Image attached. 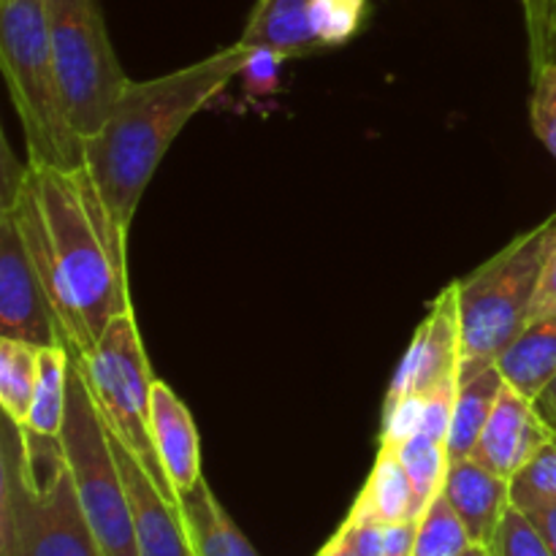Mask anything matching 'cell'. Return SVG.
Returning <instances> with one entry per match:
<instances>
[{
    "label": "cell",
    "mask_w": 556,
    "mask_h": 556,
    "mask_svg": "<svg viewBox=\"0 0 556 556\" xmlns=\"http://www.w3.org/2000/svg\"><path fill=\"white\" fill-rule=\"evenodd\" d=\"M0 206L14 212L68 353L87 356L109 324L134 309L128 233L114 220L87 166L65 172L27 163L22 185L0 199Z\"/></svg>",
    "instance_id": "6da1fadb"
},
{
    "label": "cell",
    "mask_w": 556,
    "mask_h": 556,
    "mask_svg": "<svg viewBox=\"0 0 556 556\" xmlns=\"http://www.w3.org/2000/svg\"><path fill=\"white\" fill-rule=\"evenodd\" d=\"M255 54L237 41L157 79L128 81L101 128L87 136L85 166L125 233L179 130L244 74Z\"/></svg>",
    "instance_id": "7a4b0ae2"
},
{
    "label": "cell",
    "mask_w": 556,
    "mask_h": 556,
    "mask_svg": "<svg viewBox=\"0 0 556 556\" xmlns=\"http://www.w3.org/2000/svg\"><path fill=\"white\" fill-rule=\"evenodd\" d=\"M0 556H106L81 510L60 438L11 418L0 448Z\"/></svg>",
    "instance_id": "3957f363"
},
{
    "label": "cell",
    "mask_w": 556,
    "mask_h": 556,
    "mask_svg": "<svg viewBox=\"0 0 556 556\" xmlns=\"http://www.w3.org/2000/svg\"><path fill=\"white\" fill-rule=\"evenodd\" d=\"M0 68L25 130L27 163L74 172L85 139L71 125L43 0H0Z\"/></svg>",
    "instance_id": "277c9868"
},
{
    "label": "cell",
    "mask_w": 556,
    "mask_h": 556,
    "mask_svg": "<svg viewBox=\"0 0 556 556\" xmlns=\"http://www.w3.org/2000/svg\"><path fill=\"white\" fill-rule=\"evenodd\" d=\"M554 248L556 212L456 282L462 315L459 380L492 367L530 324L538 280Z\"/></svg>",
    "instance_id": "5b68a950"
},
{
    "label": "cell",
    "mask_w": 556,
    "mask_h": 556,
    "mask_svg": "<svg viewBox=\"0 0 556 556\" xmlns=\"http://www.w3.org/2000/svg\"><path fill=\"white\" fill-rule=\"evenodd\" d=\"M76 358V356H74ZM92 391L98 410L109 432L141 462L152 481L179 503L177 489L168 481L152 438V369L141 345L134 309L109 324L98 345L87 356L76 358Z\"/></svg>",
    "instance_id": "8992f818"
},
{
    "label": "cell",
    "mask_w": 556,
    "mask_h": 556,
    "mask_svg": "<svg viewBox=\"0 0 556 556\" xmlns=\"http://www.w3.org/2000/svg\"><path fill=\"white\" fill-rule=\"evenodd\" d=\"M60 443H63L65 459H68L71 476H74L81 510H85L103 554L139 556L123 472H119L117 456L109 443L101 410H98L90 386L74 356H71L68 369V407H65Z\"/></svg>",
    "instance_id": "52a82bcc"
},
{
    "label": "cell",
    "mask_w": 556,
    "mask_h": 556,
    "mask_svg": "<svg viewBox=\"0 0 556 556\" xmlns=\"http://www.w3.org/2000/svg\"><path fill=\"white\" fill-rule=\"evenodd\" d=\"M71 125L81 139L96 134L128 85L109 38L101 0H43Z\"/></svg>",
    "instance_id": "ba28073f"
},
{
    "label": "cell",
    "mask_w": 556,
    "mask_h": 556,
    "mask_svg": "<svg viewBox=\"0 0 556 556\" xmlns=\"http://www.w3.org/2000/svg\"><path fill=\"white\" fill-rule=\"evenodd\" d=\"M0 337L36 348H68L9 206H0Z\"/></svg>",
    "instance_id": "9c48e42d"
},
{
    "label": "cell",
    "mask_w": 556,
    "mask_h": 556,
    "mask_svg": "<svg viewBox=\"0 0 556 556\" xmlns=\"http://www.w3.org/2000/svg\"><path fill=\"white\" fill-rule=\"evenodd\" d=\"M462 367V315L459 291L451 282L432 302L427 318L418 324L389 391L383 407L396 405L407 396H427L448 380H459Z\"/></svg>",
    "instance_id": "30bf717a"
},
{
    "label": "cell",
    "mask_w": 556,
    "mask_h": 556,
    "mask_svg": "<svg viewBox=\"0 0 556 556\" xmlns=\"http://www.w3.org/2000/svg\"><path fill=\"white\" fill-rule=\"evenodd\" d=\"M109 443H112L114 456H117L125 492H128L139 556H195L193 548H190L179 503L166 497V492L152 481V476L141 467V462L112 432H109Z\"/></svg>",
    "instance_id": "8fae6325"
},
{
    "label": "cell",
    "mask_w": 556,
    "mask_h": 556,
    "mask_svg": "<svg viewBox=\"0 0 556 556\" xmlns=\"http://www.w3.org/2000/svg\"><path fill=\"white\" fill-rule=\"evenodd\" d=\"M552 438V427L535 410V402L505 386L472 459L510 481Z\"/></svg>",
    "instance_id": "7c38bea8"
},
{
    "label": "cell",
    "mask_w": 556,
    "mask_h": 556,
    "mask_svg": "<svg viewBox=\"0 0 556 556\" xmlns=\"http://www.w3.org/2000/svg\"><path fill=\"white\" fill-rule=\"evenodd\" d=\"M443 494L459 519L465 521L476 546H492L505 514L510 510V481L497 476L481 462L459 459L451 462L445 472Z\"/></svg>",
    "instance_id": "4fadbf2b"
},
{
    "label": "cell",
    "mask_w": 556,
    "mask_h": 556,
    "mask_svg": "<svg viewBox=\"0 0 556 556\" xmlns=\"http://www.w3.org/2000/svg\"><path fill=\"white\" fill-rule=\"evenodd\" d=\"M152 438L168 481L177 494L195 486L201 472V440L193 416L174 389L155 378L152 383Z\"/></svg>",
    "instance_id": "5bb4252c"
},
{
    "label": "cell",
    "mask_w": 556,
    "mask_h": 556,
    "mask_svg": "<svg viewBox=\"0 0 556 556\" xmlns=\"http://www.w3.org/2000/svg\"><path fill=\"white\" fill-rule=\"evenodd\" d=\"M239 43L277 60H296L320 52L313 27V0H258Z\"/></svg>",
    "instance_id": "9a60e30c"
},
{
    "label": "cell",
    "mask_w": 556,
    "mask_h": 556,
    "mask_svg": "<svg viewBox=\"0 0 556 556\" xmlns=\"http://www.w3.org/2000/svg\"><path fill=\"white\" fill-rule=\"evenodd\" d=\"M353 519L375 521V525H400V521H418L421 505H418L416 489L410 476L402 467L400 456L391 445L380 443L375 456L372 472L358 492L351 514Z\"/></svg>",
    "instance_id": "2e32d148"
},
{
    "label": "cell",
    "mask_w": 556,
    "mask_h": 556,
    "mask_svg": "<svg viewBox=\"0 0 556 556\" xmlns=\"http://www.w3.org/2000/svg\"><path fill=\"white\" fill-rule=\"evenodd\" d=\"M179 510L195 556H258L220 500L212 494L206 478H199L195 486L179 494Z\"/></svg>",
    "instance_id": "e0dca14e"
},
{
    "label": "cell",
    "mask_w": 556,
    "mask_h": 556,
    "mask_svg": "<svg viewBox=\"0 0 556 556\" xmlns=\"http://www.w3.org/2000/svg\"><path fill=\"white\" fill-rule=\"evenodd\" d=\"M494 364L510 389L535 400L556 378V315L530 320Z\"/></svg>",
    "instance_id": "ac0fdd59"
},
{
    "label": "cell",
    "mask_w": 556,
    "mask_h": 556,
    "mask_svg": "<svg viewBox=\"0 0 556 556\" xmlns=\"http://www.w3.org/2000/svg\"><path fill=\"white\" fill-rule=\"evenodd\" d=\"M505 378L497 364L481 369L472 378L459 380V391L454 400V416H451L448 429V459H470L476 454V445L492 418L494 405L505 389Z\"/></svg>",
    "instance_id": "d6986e66"
},
{
    "label": "cell",
    "mask_w": 556,
    "mask_h": 556,
    "mask_svg": "<svg viewBox=\"0 0 556 556\" xmlns=\"http://www.w3.org/2000/svg\"><path fill=\"white\" fill-rule=\"evenodd\" d=\"M68 369L71 353L65 345L41 348L38 353V378L33 391L30 413L25 427L43 438H60L68 407Z\"/></svg>",
    "instance_id": "ffe728a7"
},
{
    "label": "cell",
    "mask_w": 556,
    "mask_h": 556,
    "mask_svg": "<svg viewBox=\"0 0 556 556\" xmlns=\"http://www.w3.org/2000/svg\"><path fill=\"white\" fill-rule=\"evenodd\" d=\"M38 353L30 342L0 337V407L5 418L25 427L38 378Z\"/></svg>",
    "instance_id": "44dd1931"
},
{
    "label": "cell",
    "mask_w": 556,
    "mask_h": 556,
    "mask_svg": "<svg viewBox=\"0 0 556 556\" xmlns=\"http://www.w3.org/2000/svg\"><path fill=\"white\" fill-rule=\"evenodd\" d=\"M400 456L402 467L410 476L413 489H416L418 505H421V514L440 492H443L445 472H448V443L445 440L432 438L427 432H416L413 438H407L405 443L391 445Z\"/></svg>",
    "instance_id": "7402d4cb"
},
{
    "label": "cell",
    "mask_w": 556,
    "mask_h": 556,
    "mask_svg": "<svg viewBox=\"0 0 556 556\" xmlns=\"http://www.w3.org/2000/svg\"><path fill=\"white\" fill-rule=\"evenodd\" d=\"M476 546L465 521L454 510L443 492L424 508L416 527L413 556H462Z\"/></svg>",
    "instance_id": "603a6c76"
},
{
    "label": "cell",
    "mask_w": 556,
    "mask_h": 556,
    "mask_svg": "<svg viewBox=\"0 0 556 556\" xmlns=\"http://www.w3.org/2000/svg\"><path fill=\"white\" fill-rule=\"evenodd\" d=\"M510 503L519 510L556 505V434L510 478Z\"/></svg>",
    "instance_id": "cb8c5ba5"
},
{
    "label": "cell",
    "mask_w": 556,
    "mask_h": 556,
    "mask_svg": "<svg viewBox=\"0 0 556 556\" xmlns=\"http://www.w3.org/2000/svg\"><path fill=\"white\" fill-rule=\"evenodd\" d=\"M367 0H313V27L320 47H340L362 27Z\"/></svg>",
    "instance_id": "d4e9b609"
},
{
    "label": "cell",
    "mask_w": 556,
    "mask_h": 556,
    "mask_svg": "<svg viewBox=\"0 0 556 556\" xmlns=\"http://www.w3.org/2000/svg\"><path fill=\"white\" fill-rule=\"evenodd\" d=\"M489 548H492V556H554L538 527L530 521V516L514 505L505 514Z\"/></svg>",
    "instance_id": "484cf974"
},
{
    "label": "cell",
    "mask_w": 556,
    "mask_h": 556,
    "mask_svg": "<svg viewBox=\"0 0 556 556\" xmlns=\"http://www.w3.org/2000/svg\"><path fill=\"white\" fill-rule=\"evenodd\" d=\"M530 36L532 76L543 65L556 63V0H521Z\"/></svg>",
    "instance_id": "4316f807"
},
{
    "label": "cell",
    "mask_w": 556,
    "mask_h": 556,
    "mask_svg": "<svg viewBox=\"0 0 556 556\" xmlns=\"http://www.w3.org/2000/svg\"><path fill=\"white\" fill-rule=\"evenodd\" d=\"M532 90V130L543 141L548 152L556 157V63L543 65L535 76Z\"/></svg>",
    "instance_id": "83f0119b"
},
{
    "label": "cell",
    "mask_w": 556,
    "mask_h": 556,
    "mask_svg": "<svg viewBox=\"0 0 556 556\" xmlns=\"http://www.w3.org/2000/svg\"><path fill=\"white\" fill-rule=\"evenodd\" d=\"M552 315H556V248L554 253L548 255L541 280H538L535 299H532L530 307V320L552 318Z\"/></svg>",
    "instance_id": "f1b7e54d"
},
{
    "label": "cell",
    "mask_w": 556,
    "mask_h": 556,
    "mask_svg": "<svg viewBox=\"0 0 556 556\" xmlns=\"http://www.w3.org/2000/svg\"><path fill=\"white\" fill-rule=\"evenodd\" d=\"M416 527L418 521L386 525L383 556H413V546H416Z\"/></svg>",
    "instance_id": "f546056e"
},
{
    "label": "cell",
    "mask_w": 556,
    "mask_h": 556,
    "mask_svg": "<svg viewBox=\"0 0 556 556\" xmlns=\"http://www.w3.org/2000/svg\"><path fill=\"white\" fill-rule=\"evenodd\" d=\"M530 516L532 525L538 527V532L543 535L546 546L552 548V554L556 556V505H541V508L525 510Z\"/></svg>",
    "instance_id": "4dcf8cb0"
},
{
    "label": "cell",
    "mask_w": 556,
    "mask_h": 556,
    "mask_svg": "<svg viewBox=\"0 0 556 556\" xmlns=\"http://www.w3.org/2000/svg\"><path fill=\"white\" fill-rule=\"evenodd\" d=\"M532 402H535V410L541 413L543 421H546L548 427H552V432L556 434V378Z\"/></svg>",
    "instance_id": "1f68e13d"
},
{
    "label": "cell",
    "mask_w": 556,
    "mask_h": 556,
    "mask_svg": "<svg viewBox=\"0 0 556 556\" xmlns=\"http://www.w3.org/2000/svg\"><path fill=\"white\" fill-rule=\"evenodd\" d=\"M315 556H362V554H358L356 548L351 546V543L342 541L340 535H331L329 543H326V546L320 548V552Z\"/></svg>",
    "instance_id": "d6a6232c"
},
{
    "label": "cell",
    "mask_w": 556,
    "mask_h": 556,
    "mask_svg": "<svg viewBox=\"0 0 556 556\" xmlns=\"http://www.w3.org/2000/svg\"><path fill=\"white\" fill-rule=\"evenodd\" d=\"M462 556H492V548H486V546H472L470 552H465Z\"/></svg>",
    "instance_id": "836d02e7"
}]
</instances>
